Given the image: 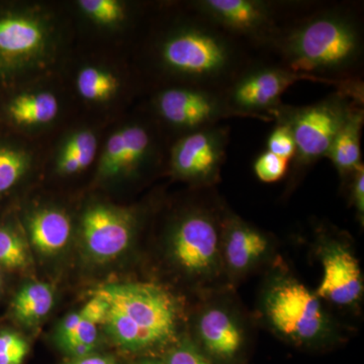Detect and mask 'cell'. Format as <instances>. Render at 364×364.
<instances>
[{"label": "cell", "mask_w": 364, "mask_h": 364, "mask_svg": "<svg viewBox=\"0 0 364 364\" xmlns=\"http://www.w3.org/2000/svg\"><path fill=\"white\" fill-rule=\"evenodd\" d=\"M81 318H82V314H81V311H79V312L71 314L62 322L59 330V338L61 344L71 338L72 335L77 329Z\"/></svg>", "instance_id": "33"}, {"label": "cell", "mask_w": 364, "mask_h": 364, "mask_svg": "<svg viewBox=\"0 0 364 364\" xmlns=\"http://www.w3.org/2000/svg\"><path fill=\"white\" fill-rule=\"evenodd\" d=\"M28 264L23 239L13 230L0 227V265L9 269H20Z\"/></svg>", "instance_id": "26"}, {"label": "cell", "mask_w": 364, "mask_h": 364, "mask_svg": "<svg viewBox=\"0 0 364 364\" xmlns=\"http://www.w3.org/2000/svg\"><path fill=\"white\" fill-rule=\"evenodd\" d=\"M289 162H291L289 160L277 156L267 150L256 158L253 169L255 176L260 181L273 183L286 176Z\"/></svg>", "instance_id": "28"}, {"label": "cell", "mask_w": 364, "mask_h": 364, "mask_svg": "<svg viewBox=\"0 0 364 364\" xmlns=\"http://www.w3.org/2000/svg\"><path fill=\"white\" fill-rule=\"evenodd\" d=\"M28 352V345L20 335L0 333V364H21Z\"/></svg>", "instance_id": "29"}, {"label": "cell", "mask_w": 364, "mask_h": 364, "mask_svg": "<svg viewBox=\"0 0 364 364\" xmlns=\"http://www.w3.org/2000/svg\"><path fill=\"white\" fill-rule=\"evenodd\" d=\"M265 309L273 327L289 338L310 341L324 332L325 316L317 294L299 282L275 287L267 296Z\"/></svg>", "instance_id": "8"}, {"label": "cell", "mask_w": 364, "mask_h": 364, "mask_svg": "<svg viewBox=\"0 0 364 364\" xmlns=\"http://www.w3.org/2000/svg\"><path fill=\"white\" fill-rule=\"evenodd\" d=\"M60 112L58 98L50 91H36L16 95L6 107L7 117L21 128H40L56 119Z\"/></svg>", "instance_id": "17"}, {"label": "cell", "mask_w": 364, "mask_h": 364, "mask_svg": "<svg viewBox=\"0 0 364 364\" xmlns=\"http://www.w3.org/2000/svg\"><path fill=\"white\" fill-rule=\"evenodd\" d=\"M134 223L133 215L127 210L107 205H92L81 222L88 252L100 261L117 257L130 245Z\"/></svg>", "instance_id": "12"}, {"label": "cell", "mask_w": 364, "mask_h": 364, "mask_svg": "<svg viewBox=\"0 0 364 364\" xmlns=\"http://www.w3.org/2000/svg\"><path fill=\"white\" fill-rule=\"evenodd\" d=\"M0 280H1V275H0Z\"/></svg>", "instance_id": "36"}, {"label": "cell", "mask_w": 364, "mask_h": 364, "mask_svg": "<svg viewBox=\"0 0 364 364\" xmlns=\"http://www.w3.org/2000/svg\"><path fill=\"white\" fill-rule=\"evenodd\" d=\"M177 264L193 274H207L217 263L219 235L208 213H188L177 223L171 236Z\"/></svg>", "instance_id": "11"}, {"label": "cell", "mask_w": 364, "mask_h": 364, "mask_svg": "<svg viewBox=\"0 0 364 364\" xmlns=\"http://www.w3.org/2000/svg\"><path fill=\"white\" fill-rule=\"evenodd\" d=\"M154 154L150 131L134 124L119 129L109 136L100 155L98 176L102 178L132 173L145 166Z\"/></svg>", "instance_id": "13"}, {"label": "cell", "mask_w": 364, "mask_h": 364, "mask_svg": "<svg viewBox=\"0 0 364 364\" xmlns=\"http://www.w3.org/2000/svg\"><path fill=\"white\" fill-rule=\"evenodd\" d=\"M78 6L86 16L98 25H119L126 18V6L117 0H80Z\"/></svg>", "instance_id": "25"}, {"label": "cell", "mask_w": 364, "mask_h": 364, "mask_svg": "<svg viewBox=\"0 0 364 364\" xmlns=\"http://www.w3.org/2000/svg\"><path fill=\"white\" fill-rule=\"evenodd\" d=\"M301 80L329 83L296 73L287 67L261 66L243 69L222 90L227 105L237 117L268 121L282 107L280 97L287 88Z\"/></svg>", "instance_id": "4"}, {"label": "cell", "mask_w": 364, "mask_h": 364, "mask_svg": "<svg viewBox=\"0 0 364 364\" xmlns=\"http://www.w3.org/2000/svg\"><path fill=\"white\" fill-rule=\"evenodd\" d=\"M232 35L212 21L181 26L159 46L163 68L195 86L223 90L243 69L241 53Z\"/></svg>", "instance_id": "2"}, {"label": "cell", "mask_w": 364, "mask_h": 364, "mask_svg": "<svg viewBox=\"0 0 364 364\" xmlns=\"http://www.w3.org/2000/svg\"><path fill=\"white\" fill-rule=\"evenodd\" d=\"M31 156L23 148L0 143V195L14 188L25 176Z\"/></svg>", "instance_id": "23"}, {"label": "cell", "mask_w": 364, "mask_h": 364, "mask_svg": "<svg viewBox=\"0 0 364 364\" xmlns=\"http://www.w3.org/2000/svg\"><path fill=\"white\" fill-rule=\"evenodd\" d=\"M28 232L37 250L46 255H52L68 243L71 235L70 219L62 210L43 208L31 217Z\"/></svg>", "instance_id": "18"}, {"label": "cell", "mask_w": 364, "mask_h": 364, "mask_svg": "<svg viewBox=\"0 0 364 364\" xmlns=\"http://www.w3.org/2000/svg\"><path fill=\"white\" fill-rule=\"evenodd\" d=\"M93 296L104 299L136 324L156 333L167 342L176 334V303L161 287L143 282L107 284L97 289Z\"/></svg>", "instance_id": "6"}, {"label": "cell", "mask_w": 364, "mask_h": 364, "mask_svg": "<svg viewBox=\"0 0 364 364\" xmlns=\"http://www.w3.org/2000/svg\"><path fill=\"white\" fill-rule=\"evenodd\" d=\"M53 45L44 16L33 11L0 13V76L14 75L43 64Z\"/></svg>", "instance_id": "5"}, {"label": "cell", "mask_w": 364, "mask_h": 364, "mask_svg": "<svg viewBox=\"0 0 364 364\" xmlns=\"http://www.w3.org/2000/svg\"><path fill=\"white\" fill-rule=\"evenodd\" d=\"M104 323L117 343L129 350H143L167 342L160 335L144 329L111 306H109Z\"/></svg>", "instance_id": "20"}, {"label": "cell", "mask_w": 364, "mask_h": 364, "mask_svg": "<svg viewBox=\"0 0 364 364\" xmlns=\"http://www.w3.org/2000/svg\"><path fill=\"white\" fill-rule=\"evenodd\" d=\"M76 86L79 95L90 102H102L111 100L119 87V81L112 72L88 66L81 69Z\"/></svg>", "instance_id": "22"}, {"label": "cell", "mask_w": 364, "mask_h": 364, "mask_svg": "<svg viewBox=\"0 0 364 364\" xmlns=\"http://www.w3.org/2000/svg\"><path fill=\"white\" fill-rule=\"evenodd\" d=\"M363 102V88H359L339 91L305 107H279L272 117L287 124L293 134L296 144L294 165L304 168L326 158L349 114Z\"/></svg>", "instance_id": "3"}, {"label": "cell", "mask_w": 364, "mask_h": 364, "mask_svg": "<svg viewBox=\"0 0 364 364\" xmlns=\"http://www.w3.org/2000/svg\"><path fill=\"white\" fill-rule=\"evenodd\" d=\"M142 364H168V363H158V361H145V363H143Z\"/></svg>", "instance_id": "35"}, {"label": "cell", "mask_w": 364, "mask_h": 364, "mask_svg": "<svg viewBox=\"0 0 364 364\" xmlns=\"http://www.w3.org/2000/svg\"><path fill=\"white\" fill-rule=\"evenodd\" d=\"M203 18L226 31L255 42L277 46L282 31L277 9L272 2L260 0H202L196 4Z\"/></svg>", "instance_id": "9"}, {"label": "cell", "mask_w": 364, "mask_h": 364, "mask_svg": "<svg viewBox=\"0 0 364 364\" xmlns=\"http://www.w3.org/2000/svg\"><path fill=\"white\" fill-rule=\"evenodd\" d=\"M155 107L165 123L186 133L237 117L227 105L222 90L195 85L163 90L155 100Z\"/></svg>", "instance_id": "7"}, {"label": "cell", "mask_w": 364, "mask_h": 364, "mask_svg": "<svg viewBox=\"0 0 364 364\" xmlns=\"http://www.w3.org/2000/svg\"><path fill=\"white\" fill-rule=\"evenodd\" d=\"M226 259L234 270L246 269L268 249V239L239 220H230L226 237Z\"/></svg>", "instance_id": "19"}, {"label": "cell", "mask_w": 364, "mask_h": 364, "mask_svg": "<svg viewBox=\"0 0 364 364\" xmlns=\"http://www.w3.org/2000/svg\"><path fill=\"white\" fill-rule=\"evenodd\" d=\"M67 364H112V363L111 359L102 358V356H86Z\"/></svg>", "instance_id": "34"}, {"label": "cell", "mask_w": 364, "mask_h": 364, "mask_svg": "<svg viewBox=\"0 0 364 364\" xmlns=\"http://www.w3.org/2000/svg\"><path fill=\"white\" fill-rule=\"evenodd\" d=\"M54 304V293L47 284H30L16 294L14 301L16 317L25 323L33 324L48 315Z\"/></svg>", "instance_id": "21"}, {"label": "cell", "mask_w": 364, "mask_h": 364, "mask_svg": "<svg viewBox=\"0 0 364 364\" xmlns=\"http://www.w3.org/2000/svg\"><path fill=\"white\" fill-rule=\"evenodd\" d=\"M323 277L317 296L340 306L360 298L363 284L358 259L346 249L334 246L323 256Z\"/></svg>", "instance_id": "14"}, {"label": "cell", "mask_w": 364, "mask_h": 364, "mask_svg": "<svg viewBox=\"0 0 364 364\" xmlns=\"http://www.w3.org/2000/svg\"><path fill=\"white\" fill-rule=\"evenodd\" d=\"M168 364H212L189 344L177 347L169 355Z\"/></svg>", "instance_id": "31"}, {"label": "cell", "mask_w": 364, "mask_h": 364, "mask_svg": "<svg viewBox=\"0 0 364 364\" xmlns=\"http://www.w3.org/2000/svg\"><path fill=\"white\" fill-rule=\"evenodd\" d=\"M198 330L205 348L218 358H232L241 348V331L224 311H207L200 318Z\"/></svg>", "instance_id": "16"}, {"label": "cell", "mask_w": 364, "mask_h": 364, "mask_svg": "<svg viewBox=\"0 0 364 364\" xmlns=\"http://www.w3.org/2000/svg\"><path fill=\"white\" fill-rule=\"evenodd\" d=\"M229 132L219 124L184 134L170 155L173 173L186 181H214L226 159Z\"/></svg>", "instance_id": "10"}, {"label": "cell", "mask_w": 364, "mask_h": 364, "mask_svg": "<svg viewBox=\"0 0 364 364\" xmlns=\"http://www.w3.org/2000/svg\"><path fill=\"white\" fill-rule=\"evenodd\" d=\"M363 122V105H359L354 107L337 133L326 156L331 160L341 176H353L363 165L360 142Z\"/></svg>", "instance_id": "15"}, {"label": "cell", "mask_w": 364, "mask_h": 364, "mask_svg": "<svg viewBox=\"0 0 364 364\" xmlns=\"http://www.w3.org/2000/svg\"><path fill=\"white\" fill-rule=\"evenodd\" d=\"M352 186V200L360 217L364 215V166L359 167L353 176Z\"/></svg>", "instance_id": "32"}, {"label": "cell", "mask_w": 364, "mask_h": 364, "mask_svg": "<svg viewBox=\"0 0 364 364\" xmlns=\"http://www.w3.org/2000/svg\"><path fill=\"white\" fill-rule=\"evenodd\" d=\"M97 150V139L95 133L90 130H79L67 136L60 152L75 157L85 170L95 159Z\"/></svg>", "instance_id": "27"}, {"label": "cell", "mask_w": 364, "mask_h": 364, "mask_svg": "<svg viewBox=\"0 0 364 364\" xmlns=\"http://www.w3.org/2000/svg\"><path fill=\"white\" fill-rule=\"evenodd\" d=\"M267 151L289 161L294 159L296 144L293 134L287 124L277 122V126L268 136Z\"/></svg>", "instance_id": "30"}, {"label": "cell", "mask_w": 364, "mask_h": 364, "mask_svg": "<svg viewBox=\"0 0 364 364\" xmlns=\"http://www.w3.org/2000/svg\"><path fill=\"white\" fill-rule=\"evenodd\" d=\"M109 306V304L104 299L93 296L86 304L85 308L80 310L82 318H81L75 333L72 335L70 339L67 340L62 345L65 346V345L73 343V342H81V343L95 346L98 325L104 322Z\"/></svg>", "instance_id": "24"}, {"label": "cell", "mask_w": 364, "mask_h": 364, "mask_svg": "<svg viewBox=\"0 0 364 364\" xmlns=\"http://www.w3.org/2000/svg\"><path fill=\"white\" fill-rule=\"evenodd\" d=\"M277 46L289 70L343 87L356 83L341 78L363 55L360 26L350 14L335 9L313 14L282 33Z\"/></svg>", "instance_id": "1"}]
</instances>
